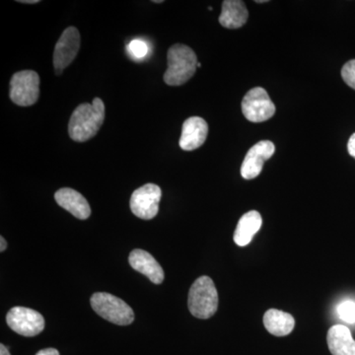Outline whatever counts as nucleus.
<instances>
[{
  "mask_svg": "<svg viewBox=\"0 0 355 355\" xmlns=\"http://www.w3.org/2000/svg\"><path fill=\"white\" fill-rule=\"evenodd\" d=\"M20 3H27V4H37L39 3V0H20Z\"/></svg>",
  "mask_w": 355,
  "mask_h": 355,
  "instance_id": "393cba45",
  "label": "nucleus"
},
{
  "mask_svg": "<svg viewBox=\"0 0 355 355\" xmlns=\"http://www.w3.org/2000/svg\"><path fill=\"white\" fill-rule=\"evenodd\" d=\"M338 314L343 321L347 322L349 324H354L355 303L354 301H345L342 304L338 305Z\"/></svg>",
  "mask_w": 355,
  "mask_h": 355,
  "instance_id": "a211bd4d",
  "label": "nucleus"
},
{
  "mask_svg": "<svg viewBox=\"0 0 355 355\" xmlns=\"http://www.w3.org/2000/svg\"><path fill=\"white\" fill-rule=\"evenodd\" d=\"M263 324L268 333L277 336H286L293 331L295 320L289 313L277 309L266 311Z\"/></svg>",
  "mask_w": 355,
  "mask_h": 355,
  "instance_id": "f3484780",
  "label": "nucleus"
},
{
  "mask_svg": "<svg viewBox=\"0 0 355 355\" xmlns=\"http://www.w3.org/2000/svg\"><path fill=\"white\" fill-rule=\"evenodd\" d=\"M189 310L198 319H209L218 309V293L214 282L209 277H198L189 292Z\"/></svg>",
  "mask_w": 355,
  "mask_h": 355,
  "instance_id": "7ed1b4c3",
  "label": "nucleus"
},
{
  "mask_svg": "<svg viewBox=\"0 0 355 355\" xmlns=\"http://www.w3.org/2000/svg\"><path fill=\"white\" fill-rule=\"evenodd\" d=\"M40 95V77L33 70L16 72L10 80V99L14 104L29 107L36 104Z\"/></svg>",
  "mask_w": 355,
  "mask_h": 355,
  "instance_id": "39448f33",
  "label": "nucleus"
},
{
  "mask_svg": "<svg viewBox=\"0 0 355 355\" xmlns=\"http://www.w3.org/2000/svg\"><path fill=\"white\" fill-rule=\"evenodd\" d=\"M105 120V105L100 98H95L92 104L79 105L69 120L70 139L84 142L94 137Z\"/></svg>",
  "mask_w": 355,
  "mask_h": 355,
  "instance_id": "f257e3e1",
  "label": "nucleus"
},
{
  "mask_svg": "<svg viewBox=\"0 0 355 355\" xmlns=\"http://www.w3.org/2000/svg\"><path fill=\"white\" fill-rule=\"evenodd\" d=\"M347 150L350 155L355 158V133L350 137L349 144H347Z\"/></svg>",
  "mask_w": 355,
  "mask_h": 355,
  "instance_id": "412c9836",
  "label": "nucleus"
},
{
  "mask_svg": "<svg viewBox=\"0 0 355 355\" xmlns=\"http://www.w3.org/2000/svg\"><path fill=\"white\" fill-rule=\"evenodd\" d=\"M161 198L160 187L155 184H144L133 191L130 202V209L139 218L150 220L157 216Z\"/></svg>",
  "mask_w": 355,
  "mask_h": 355,
  "instance_id": "0eeeda50",
  "label": "nucleus"
},
{
  "mask_svg": "<svg viewBox=\"0 0 355 355\" xmlns=\"http://www.w3.org/2000/svg\"><path fill=\"white\" fill-rule=\"evenodd\" d=\"M261 224H263V219L261 214L256 210H251L245 214L238 222L234 236H233L236 244L240 247L249 245L253 240L254 236L260 230Z\"/></svg>",
  "mask_w": 355,
  "mask_h": 355,
  "instance_id": "dca6fc26",
  "label": "nucleus"
},
{
  "mask_svg": "<svg viewBox=\"0 0 355 355\" xmlns=\"http://www.w3.org/2000/svg\"><path fill=\"white\" fill-rule=\"evenodd\" d=\"M275 146L270 140H261L254 144L245 156L241 175L245 180H253L261 174L266 160L272 157Z\"/></svg>",
  "mask_w": 355,
  "mask_h": 355,
  "instance_id": "9d476101",
  "label": "nucleus"
},
{
  "mask_svg": "<svg viewBox=\"0 0 355 355\" xmlns=\"http://www.w3.org/2000/svg\"><path fill=\"white\" fill-rule=\"evenodd\" d=\"M343 81L355 90V60H349L342 69Z\"/></svg>",
  "mask_w": 355,
  "mask_h": 355,
  "instance_id": "aec40b11",
  "label": "nucleus"
},
{
  "mask_svg": "<svg viewBox=\"0 0 355 355\" xmlns=\"http://www.w3.org/2000/svg\"><path fill=\"white\" fill-rule=\"evenodd\" d=\"M249 18L245 2L241 0H225L222 2L219 23L227 29H238L246 24Z\"/></svg>",
  "mask_w": 355,
  "mask_h": 355,
  "instance_id": "2eb2a0df",
  "label": "nucleus"
},
{
  "mask_svg": "<svg viewBox=\"0 0 355 355\" xmlns=\"http://www.w3.org/2000/svg\"><path fill=\"white\" fill-rule=\"evenodd\" d=\"M55 200L60 207L67 210L76 218L85 220L91 216L90 205L80 193L70 188L58 190L55 195Z\"/></svg>",
  "mask_w": 355,
  "mask_h": 355,
  "instance_id": "ddd939ff",
  "label": "nucleus"
},
{
  "mask_svg": "<svg viewBox=\"0 0 355 355\" xmlns=\"http://www.w3.org/2000/svg\"><path fill=\"white\" fill-rule=\"evenodd\" d=\"M36 355H60V352L55 349H44L40 350Z\"/></svg>",
  "mask_w": 355,
  "mask_h": 355,
  "instance_id": "4be33fe9",
  "label": "nucleus"
},
{
  "mask_svg": "<svg viewBox=\"0 0 355 355\" xmlns=\"http://www.w3.org/2000/svg\"><path fill=\"white\" fill-rule=\"evenodd\" d=\"M93 310L107 321L127 326L135 320V313L125 301L106 292H97L90 299Z\"/></svg>",
  "mask_w": 355,
  "mask_h": 355,
  "instance_id": "20e7f679",
  "label": "nucleus"
},
{
  "mask_svg": "<svg viewBox=\"0 0 355 355\" xmlns=\"http://www.w3.org/2000/svg\"><path fill=\"white\" fill-rule=\"evenodd\" d=\"M128 51L132 53L133 58H144L148 53V46L141 40H133L128 44Z\"/></svg>",
  "mask_w": 355,
  "mask_h": 355,
  "instance_id": "6ab92c4d",
  "label": "nucleus"
},
{
  "mask_svg": "<svg viewBox=\"0 0 355 355\" xmlns=\"http://www.w3.org/2000/svg\"><path fill=\"white\" fill-rule=\"evenodd\" d=\"M245 118L252 123H263L272 119L275 106L265 89L256 87L248 91L242 101Z\"/></svg>",
  "mask_w": 355,
  "mask_h": 355,
  "instance_id": "423d86ee",
  "label": "nucleus"
},
{
  "mask_svg": "<svg viewBox=\"0 0 355 355\" xmlns=\"http://www.w3.org/2000/svg\"><path fill=\"white\" fill-rule=\"evenodd\" d=\"M0 355H10V352L4 345H0Z\"/></svg>",
  "mask_w": 355,
  "mask_h": 355,
  "instance_id": "b1692460",
  "label": "nucleus"
},
{
  "mask_svg": "<svg viewBox=\"0 0 355 355\" xmlns=\"http://www.w3.org/2000/svg\"><path fill=\"white\" fill-rule=\"evenodd\" d=\"M154 3H162L163 0H154Z\"/></svg>",
  "mask_w": 355,
  "mask_h": 355,
  "instance_id": "a878e982",
  "label": "nucleus"
},
{
  "mask_svg": "<svg viewBox=\"0 0 355 355\" xmlns=\"http://www.w3.org/2000/svg\"><path fill=\"white\" fill-rule=\"evenodd\" d=\"M209 135V125L200 116H191L184 121L180 147L183 150L193 151L202 146Z\"/></svg>",
  "mask_w": 355,
  "mask_h": 355,
  "instance_id": "9b49d317",
  "label": "nucleus"
},
{
  "mask_svg": "<svg viewBox=\"0 0 355 355\" xmlns=\"http://www.w3.org/2000/svg\"><path fill=\"white\" fill-rule=\"evenodd\" d=\"M167 60L164 81L169 86L183 85L193 76L198 67L195 51L183 44H174L169 49Z\"/></svg>",
  "mask_w": 355,
  "mask_h": 355,
  "instance_id": "f03ea898",
  "label": "nucleus"
},
{
  "mask_svg": "<svg viewBox=\"0 0 355 355\" xmlns=\"http://www.w3.org/2000/svg\"><path fill=\"white\" fill-rule=\"evenodd\" d=\"M80 49V34L76 27H69L64 30L58 39L53 51V67L58 76L76 58Z\"/></svg>",
  "mask_w": 355,
  "mask_h": 355,
  "instance_id": "1a4fd4ad",
  "label": "nucleus"
},
{
  "mask_svg": "<svg viewBox=\"0 0 355 355\" xmlns=\"http://www.w3.org/2000/svg\"><path fill=\"white\" fill-rule=\"evenodd\" d=\"M7 324L23 336H35L44 329V317L37 311L26 307H14L7 313Z\"/></svg>",
  "mask_w": 355,
  "mask_h": 355,
  "instance_id": "6e6552de",
  "label": "nucleus"
},
{
  "mask_svg": "<svg viewBox=\"0 0 355 355\" xmlns=\"http://www.w3.org/2000/svg\"><path fill=\"white\" fill-rule=\"evenodd\" d=\"M133 270L148 277L154 284H162L164 280V270L153 254L144 250H133L128 258Z\"/></svg>",
  "mask_w": 355,
  "mask_h": 355,
  "instance_id": "f8f14e48",
  "label": "nucleus"
},
{
  "mask_svg": "<svg viewBox=\"0 0 355 355\" xmlns=\"http://www.w3.org/2000/svg\"><path fill=\"white\" fill-rule=\"evenodd\" d=\"M0 245H1V246H0V252H4L6 251V247H7V243L6 241V239H4L3 237H0Z\"/></svg>",
  "mask_w": 355,
  "mask_h": 355,
  "instance_id": "5701e85b",
  "label": "nucleus"
},
{
  "mask_svg": "<svg viewBox=\"0 0 355 355\" xmlns=\"http://www.w3.org/2000/svg\"><path fill=\"white\" fill-rule=\"evenodd\" d=\"M329 349L333 355H355V340L352 331L343 324L331 327L327 336Z\"/></svg>",
  "mask_w": 355,
  "mask_h": 355,
  "instance_id": "4468645a",
  "label": "nucleus"
}]
</instances>
